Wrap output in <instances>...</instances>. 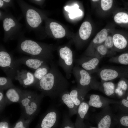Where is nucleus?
I'll list each match as a JSON object with an SVG mask.
<instances>
[{
    "instance_id": "c85d7f7f",
    "label": "nucleus",
    "mask_w": 128,
    "mask_h": 128,
    "mask_svg": "<svg viewBox=\"0 0 128 128\" xmlns=\"http://www.w3.org/2000/svg\"><path fill=\"white\" fill-rule=\"evenodd\" d=\"M115 124L120 127L128 128V114L121 113L114 117Z\"/></svg>"
},
{
    "instance_id": "72a5a7b5",
    "label": "nucleus",
    "mask_w": 128,
    "mask_h": 128,
    "mask_svg": "<svg viewBox=\"0 0 128 128\" xmlns=\"http://www.w3.org/2000/svg\"><path fill=\"white\" fill-rule=\"evenodd\" d=\"M15 87L13 83L11 78L7 77H0V90L3 91Z\"/></svg>"
},
{
    "instance_id": "39448f33",
    "label": "nucleus",
    "mask_w": 128,
    "mask_h": 128,
    "mask_svg": "<svg viewBox=\"0 0 128 128\" xmlns=\"http://www.w3.org/2000/svg\"><path fill=\"white\" fill-rule=\"evenodd\" d=\"M19 65L10 54L0 47V66L7 77L12 79H14Z\"/></svg>"
},
{
    "instance_id": "cd10ccee",
    "label": "nucleus",
    "mask_w": 128,
    "mask_h": 128,
    "mask_svg": "<svg viewBox=\"0 0 128 128\" xmlns=\"http://www.w3.org/2000/svg\"><path fill=\"white\" fill-rule=\"evenodd\" d=\"M109 61L125 65H128V50L118 55L110 58Z\"/></svg>"
},
{
    "instance_id": "37998d69",
    "label": "nucleus",
    "mask_w": 128,
    "mask_h": 128,
    "mask_svg": "<svg viewBox=\"0 0 128 128\" xmlns=\"http://www.w3.org/2000/svg\"><path fill=\"white\" fill-rule=\"evenodd\" d=\"M119 128H124V127H120Z\"/></svg>"
},
{
    "instance_id": "ea45409f",
    "label": "nucleus",
    "mask_w": 128,
    "mask_h": 128,
    "mask_svg": "<svg viewBox=\"0 0 128 128\" xmlns=\"http://www.w3.org/2000/svg\"><path fill=\"white\" fill-rule=\"evenodd\" d=\"M5 5H6V4L3 0H0V8L4 7L5 6Z\"/></svg>"
},
{
    "instance_id": "6ab92c4d",
    "label": "nucleus",
    "mask_w": 128,
    "mask_h": 128,
    "mask_svg": "<svg viewBox=\"0 0 128 128\" xmlns=\"http://www.w3.org/2000/svg\"><path fill=\"white\" fill-rule=\"evenodd\" d=\"M115 1L113 0H101L97 5L98 14L104 16L113 9Z\"/></svg>"
},
{
    "instance_id": "0eeeda50",
    "label": "nucleus",
    "mask_w": 128,
    "mask_h": 128,
    "mask_svg": "<svg viewBox=\"0 0 128 128\" xmlns=\"http://www.w3.org/2000/svg\"><path fill=\"white\" fill-rule=\"evenodd\" d=\"M58 52V64L64 71L66 78L69 79L71 77L74 61L73 53L67 46L60 48Z\"/></svg>"
},
{
    "instance_id": "412c9836",
    "label": "nucleus",
    "mask_w": 128,
    "mask_h": 128,
    "mask_svg": "<svg viewBox=\"0 0 128 128\" xmlns=\"http://www.w3.org/2000/svg\"><path fill=\"white\" fill-rule=\"evenodd\" d=\"M128 87V80L127 78H120L116 85L115 95L120 98L123 97L127 93Z\"/></svg>"
},
{
    "instance_id": "f8f14e48",
    "label": "nucleus",
    "mask_w": 128,
    "mask_h": 128,
    "mask_svg": "<svg viewBox=\"0 0 128 128\" xmlns=\"http://www.w3.org/2000/svg\"><path fill=\"white\" fill-rule=\"evenodd\" d=\"M14 79L18 80L25 87L34 86L36 84L34 74L26 70L22 69L20 71L18 70Z\"/></svg>"
},
{
    "instance_id": "5701e85b",
    "label": "nucleus",
    "mask_w": 128,
    "mask_h": 128,
    "mask_svg": "<svg viewBox=\"0 0 128 128\" xmlns=\"http://www.w3.org/2000/svg\"><path fill=\"white\" fill-rule=\"evenodd\" d=\"M57 118L56 113L53 111L47 113L43 118L41 123V128H51L55 123Z\"/></svg>"
},
{
    "instance_id": "4be33fe9",
    "label": "nucleus",
    "mask_w": 128,
    "mask_h": 128,
    "mask_svg": "<svg viewBox=\"0 0 128 128\" xmlns=\"http://www.w3.org/2000/svg\"><path fill=\"white\" fill-rule=\"evenodd\" d=\"M115 86L111 81L101 80L98 89L107 96H112L115 95Z\"/></svg>"
},
{
    "instance_id": "e433bc0d",
    "label": "nucleus",
    "mask_w": 128,
    "mask_h": 128,
    "mask_svg": "<svg viewBox=\"0 0 128 128\" xmlns=\"http://www.w3.org/2000/svg\"><path fill=\"white\" fill-rule=\"evenodd\" d=\"M14 128H26L23 126L22 121H19L17 123Z\"/></svg>"
},
{
    "instance_id": "c756f323",
    "label": "nucleus",
    "mask_w": 128,
    "mask_h": 128,
    "mask_svg": "<svg viewBox=\"0 0 128 128\" xmlns=\"http://www.w3.org/2000/svg\"><path fill=\"white\" fill-rule=\"evenodd\" d=\"M118 108L121 113L128 114V93L117 101L116 103Z\"/></svg>"
},
{
    "instance_id": "a211bd4d",
    "label": "nucleus",
    "mask_w": 128,
    "mask_h": 128,
    "mask_svg": "<svg viewBox=\"0 0 128 128\" xmlns=\"http://www.w3.org/2000/svg\"><path fill=\"white\" fill-rule=\"evenodd\" d=\"M3 27L5 35L10 36L18 28V23L14 18L10 16L5 17L3 21Z\"/></svg>"
},
{
    "instance_id": "1a4fd4ad",
    "label": "nucleus",
    "mask_w": 128,
    "mask_h": 128,
    "mask_svg": "<svg viewBox=\"0 0 128 128\" xmlns=\"http://www.w3.org/2000/svg\"><path fill=\"white\" fill-rule=\"evenodd\" d=\"M113 40L116 51L128 50V32L114 29L112 32Z\"/></svg>"
},
{
    "instance_id": "ddd939ff",
    "label": "nucleus",
    "mask_w": 128,
    "mask_h": 128,
    "mask_svg": "<svg viewBox=\"0 0 128 128\" xmlns=\"http://www.w3.org/2000/svg\"><path fill=\"white\" fill-rule=\"evenodd\" d=\"M112 12L115 23L123 28H128V10L125 8H118Z\"/></svg>"
},
{
    "instance_id": "9b49d317",
    "label": "nucleus",
    "mask_w": 128,
    "mask_h": 128,
    "mask_svg": "<svg viewBox=\"0 0 128 128\" xmlns=\"http://www.w3.org/2000/svg\"><path fill=\"white\" fill-rule=\"evenodd\" d=\"M101 60L95 57L85 56L74 60V62L91 74L98 72Z\"/></svg>"
},
{
    "instance_id": "a18cd8bd",
    "label": "nucleus",
    "mask_w": 128,
    "mask_h": 128,
    "mask_svg": "<svg viewBox=\"0 0 128 128\" xmlns=\"http://www.w3.org/2000/svg\"><path fill=\"white\" fill-rule=\"evenodd\" d=\"M127 92L128 93V90H127Z\"/></svg>"
},
{
    "instance_id": "dca6fc26",
    "label": "nucleus",
    "mask_w": 128,
    "mask_h": 128,
    "mask_svg": "<svg viewBox=\"0 0 128 128\" xmlns=\"http://www.w3.org/2000/svg\"><path fill=\"white\" fill-rule=\"evenodd\" d=\"M16 60L19 64H24L35 71L44 64L49 63L48 62L44 59L32 57H23Z\"/></svg>"
},
{
    "instance_id": "c03bdc74",
    "label": "nucleus",
    "mask_w": 128,
    "mask_h": 128,
    "mask_svg": "<svg viewBox=\"0 0 128 128\" xmlns=\"http://www.w3.org/2000/svg\"><path fill=\"white\" fill-rule=\"evenodd\" d=\"M89 128H96V127H91Z\"/></svg>"
},
{
    "instance_id": "2f4dec72",
    "label": "nucleus",
    "mask_w": 128,
    "mask_h": 128,
    "mask_svg": "<svg viewBox=\"0 0 128 128\" xmlns=\"http://www.w3.org/2000/svg\"><path fill=\"white\" fill-rule=\"evenodd\" d=\"M112 32L108 36L103 43L109 51L111 57L114 56L117 52L114 45Z\"/></svg>"
},
{
    "instance_id": "393cba45",
    "label": "nucleus",
    "mask_w": 128,
    "mask_h": 128,
    "mask_svg": "<svg viewBox=\"0 0 128 128\" xmlns=\"http://www.w3.org/2000/svg\"><path fill=\"white\" fill-rule=\"evenodd\" d=\"M49 27L53 35L55 38H61L65 35L66 32L62 26L57 23L51 22Z\"/></svg>"
},
{
    "instance_id": "f3484780",
    "label": "nucleus",
    "mask_w": 128,
    "mask_h": 128,
    "mask_svg": "<svg viewBox=\"0 0 128 128\" xmlns=\"http://www.w3.org/2000/svg\"><path fill=\"white\" fill-rule=\"evenodd\" d=\"M22 91V90L15 87L8 89L5 95L6 104L19 103L21 99Z\"/></svg>"
},
{
    "instance_id": "2eb2a0df",
    "label": "nucleus",
    "mask_w": 128,
    "mask_h": 128,
    "mask_svg": "<svg viewBox=\"0 0 128 128\" xmlns=\"http://www.w3.org/2000/svg\"><path fill=\"white\" fill-rule=\"evenodd\" d=\"M117 101L110 99L101 96L92 94L89 97L88 103L90 106L97 108L103 109L111 103H116Z\"/></svg>"
},
{
    "instance_id": "7c9ffc66",
    "label": "nucleus",
    "mask_w": 128,
    "mask_h": 128,
    "mask_svg": "<svg viewBox=\"0 0 128 128\" xmlns=\"http://www.w3.org/2000/svg\"><path fill=\"white\" fill-rule=\"evenodd\" d=\"M62 101L70 109L73 110L77 106L72 99L69 92L66 90L61 94Z\"/></svg>"
},
{
    "instance_id": "4c0bfd02",
    "label": "nucleus",
    "mask_w": 128,
    "mask_h": 128,
    "mask_svg": "<svg viewBox=\"0 0 128 128\" xmlns=\"http://www.w3.org/2000/svg\"><path fill=\"white\" fill-rule=\"evenodd\" d=\"M8 123L5 121H2L0 123V128H8Z\"/></svg>"
},
{
    "instance_id": "aec40b11",
    "label": "nucleus",
    "mask_w": 128,
    "mask_h": 128,
    "mask_svg": "<svg viewBox=\"0 0 128 128\" xmlns=\"http://www.w3.org/2000/svg\"><path fill=\"white\" fill-rule=\"evenodd\" d=\"M88 91L77 88L73 89L69 92L71 98L75 105L78 106Z\"/></svg>"
},
{
    "instance_id": "f704fd0d",
    "label": "nucleus",
    "mask_w": 128,
    "mask_h": 128,
    "mask_svg": "<svg viewBox=\"0 0 128 128\" xmlns=\"http://www.w3.org/2000/svg\"><path fill=\"white\" fill-rule=\"evenodd\" d=\"M89 105L87 103L82 101L78 106V112L80 118L83 119L89 110Z\"/></svg>"
},
{
    "instance_id": "79ce46f5",
    "label": "nucleus",
    "mask_w": 128,
    "mask_h": 128,
    "mask_svg": "<svg viewBox=\"0 0 128 128\" xmlns=\"http://www.w3.org/2000/svg\"><path fill=\"white\" fill-rule=\"evenodd\" d=\"M3 1L6 4H9L11 2V0H3Z\"/></svg>"
},
{
    "instance_id": "423d86ee",
    "label": "nucleus",
    "mask_w": 128,
    "mask_h": 128,
    "mask_svg": "<svg viewBox=\"0 0 128 128\" xmlns=\"http://www.w3.org/2000/svg\"><path fill=\"white\" fill-rule=\"evenodd\" d=\"M104 81H111L117 78H128V66L105 67L99 69L97 73Z\"/></svg>"
},
{
    "instance_id": "7ed1b4c3",
    "label": "nucleus",
    "mask_w": 128,
    "mask_h": 128,
    "mask_svg": "<svg viewBox=\"0 0 128 128\" xmlns=\"http://www.w3.org/2000/svg\"><path fill=\"white\" fill-rule=\"evenodd\" d=\"M42 93L27 90H23L20 104L24 113L23 115L28 118H33L38 111L42 98Z\"/></svg>"
},
{
    "instance_id": "9d476101",
    "label": "nucleus",
    "mask_w": 128,
    "mask_h": 128,
    "mask_svg": "<svg viewBox=\"0 0 128 128\" xmlns=\"http://www.w3.org/2000/svg\"><path fill=\"white\" fill-rule=\"evenodd\" d=\"M96 117L97 128H113L115 125L114 117L109 106L102 109Z\"/></svg>"
},
{
    "instance_id": "6e6552de",
    "label": "nucleus",
    "mask_w": 128,
    "mask_h": 128,
    "mask_svg": "<svg viewBox=\"0 0 128 128\" xmlns=\"http://www.w3.org/2000/svg\"><path fill=\"white\" fill-rule=\"evenodd\" d=\"M114 28V25L110 23L98 32L87 49L85 56H91L96 47L103 43L108 36Z\"/></svg>"
},
{
    "instance_id": "20e7f679",
    "label": "nucleus",
    "mask_w": 128,
    "mask_h": 128,
    "mask_svg": "<svg viewBox=\"0 0 128 128\" xmlns=\"http://www.w3.org/2000/svg\"><path fill=\"white\" fill-rule=\"evenodd\" d=\"M72 73L77 83V88L88 91L91 89H99L101 82L79 66L76 64L73 67Z\"/></svg>"
},
{
    "instance_id": "58836bf2",
    "label": "nucleus",
    "mask_w": 128,
    "mask_h": 128,
    "mask_svg": "<svg viewBox=\"0 0 128 128\" xmlns=\"http://www.w3.org/2000/svg\"><path fill=\"white\" fill-rule=\"evenodd\" d=\"M123 2L125 8L128 10V1H123Z\"/></svg>"
},
{
    "instance_id": "a878e982",
    "label": "nucleus",
    "mask_w": 128,
    "mask_h": 128,
    "mask_svg": "<svg viewBox=\"0 0 128 128\" xmlns=\"http://www.w3.org/2000/svg\"><path fill=\"white\" fill-rule=\"evenodd\" d=\"M91 56L97 57L101 59L105 56L111 57L109 51L103 44L97 46Z\"/></svg>"
},
{
    "instance_id": "bb28decb",
    "label": "nucleus",
    "mask_w": 128,
    "mask_h": 128,
    "mask_svg": "<svg viewBox=\"0 0 128 128\" xmlns=\"http://www.w3.org/2000/svg\"><path fill=\"white\" fill-rule=\"evenodd\" d=\"M48 63H46L44 64L35 71L33 74L35 79V84L42 79L49 72L50 68V67Z\"/></svg>"
},
{
    "instance_id": "473e14b6",
    "label": "nucleus",
    "mask_w": 128,
    "mask_h": 128,
    "mask_svg": "<svg viewBox=\"0 0 128 128\" xmlns=\"http://www.w3.org/2000/svg\"><path fill=\"white\" fill-rule=\"evenodd\" d=\"M78 8V5H75L72 6H66L65 9L69 13V15L70 18L72 19L82 15V11Z\"/></svg>"
},
{
    "instance_id": "4468645a",
    "label": "nucleus",
    "mask_w": 128,
    "mask_h": 128,
    "mask_svg": "<svg viewBox=\"0 0 128 128\" xmlns=\"http://www.w3.org/2000/svg\"><path fill=\"white\" fill-rule=\"evenodd\" d=\"M25 12L26 19L28 25L32 28H37L42 21L40 14L35 9L31 8L27 9Z\"/></svg>"
},
{
    "instance_id": "c9c22d12",
    "label": "nucleus",
    "mask_w": 128,
    "mask_h": 128,
    "mask_svg": "<svg viewBox=\"0 0 128 128\" xmlns=\"http://www.w3.org/2000/svg\"><path fill=\"white\" fill-rule=\"evenodd\" d=\"M6 104L5 95L3 91L0 90V110H1L4 108Z\"/></svg>"
},
{
    "instance_id": "f03ea898",
    "label": "nucleus",
    "mask_w": 128,
    "mask_h": 128,
    "mask_svg": "<svg viewBox=\"0 0 128 128\" xmlns=\"http://www.w3.org/2000/svg\"><path fill=\"white\" fill-rule=\"evenodd\" d=\"M18 49L20 52L30 56L46 60L49 63L53 59L51 47L33 40L25 39L19 43Z\"/></svg>"
},
{
    "instance_id": "a19ab883",
    "label": "nucleus",
    "mask_w": 128,
    "mask_h": 128,
    "mask_svg": "<svg viewBox=\"0 0 128 128\" xmlns=\"http://www.w3.org/2000/svg\"><path fill=\"white\" fill-rule=\"evenodd\" d=\"M63 128H74L71 125H65Z\"/></svg>"
},
{
    "instance_id": "b1692460",
    "label": "nucleus",
    "mask_w": 128,
    "mask_h": 128,
    "mask_svg": "<svg viewBox=\"0 0 128 128\" xmlns=\"http://www.w3.org/2000/svg\"><path fill=\"white\" fill-rule=\"evenodd\" d=\"M92 27L89 21H85L81 24L79 30V34L81 38L83 41L88 39L91 34Z\"/></svg>"
},
{
    "instance_id": "f257e3e1",
    "label": "nucleus",
    "mask_w": 128,
    "mask_h": 128,
    "mask_svg": "<svg viewBox=\"0 0 128 128\" xmlns=\"http://www.w3.org/2000/svg\"><path fill=\"white\" fill-rule=\"evenodd\" d=\"M48 73L34 86L44 95L54 96L66 90L69 83L53 60Z\"/></svg>"
}]
</instances>
